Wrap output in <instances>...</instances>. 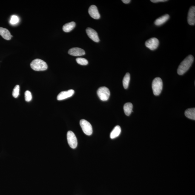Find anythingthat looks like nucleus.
Listing matches in <instances>:
<instances>
[{
	"label": "nucleus",
	"instance_id": "423d86ee",
	"mask_svg": "<svg viewBox=\"0 0 195 195\" xmlns=\"http://www.w3.org/2000/svg\"><path fill=\"white\" fill-rule=\"evenodd\" d=\"M68 142L71 148L74 149L77 146V139L73 132L69 131L67 133Z\"/></svg>",
	"mask_w": 195,
	"mask_h": 195
},
{
	"label": "nucleus",
	"instance_id": "6e6552de",
	"mask_svg": "<svg viewBox=\"0 0 195 195\" xmlns=\"http://www.w3.org/2000/svg\"><path fill=\"white\" fill-rule=\"evenodd\" d=\"M86 32L89 37L92 40L96 42H99L100 39L98 33L96 30L90 27H88L86 30Z\"/></svg>",
	"mask_w": 195,
	"mask_h": 195
},
{
	"label": "nucleus",
	"instance_id": "4be33fe9",
	"mask_svg": "<svg viewBox=\"0 0 195 195\" xmlns=\"http://www.w3.org/2000/svg\"><path fill=\"white\" fill-rule=\"evenodd\" d=\"M19 18L18 16L16 15H12L11 18L10 23L12 25H15L19 22Z\"/></svg>",
	"mask_w": 195,
	"mask_h": 195
},
{
	"label": "nucleus",
	"instance_id": "9b49d317",
	"mask_svg": "<svg viewBox=\"0 0 195 195\" xmlns=\"http://www.w3.org/2000/svg\"><path fill=\"white\" fill-rule=\"evenodd\" d=\"M88 12L90 16L94 19H98L100 18V15L96 6L93 5L90 6Z\"/></svg>",
	"mask_w": 195,
	"mask_h": 195
},
{
	"label": "nucleus",
	"instance_id": "9d476101",
	"mask_svg": "<svg viewBox=\"0 0 195 195\" xmlns=\"http://www.w3.org/2000/svg\"><path fill=\"white\" fill-rule=\"evenodd\" d=\"M188 22L190 25H194L195 24V7L192 6L189 11Z\"/></svg>",
	"mask_w": 195,
	"mask_h": 195
},
{
	"label": "nucleus",
	"instance_id": "aec40b11",
	"mask_svg": "<svg viewBox=\"0 0 195 195\" xmlns=\"http://www.w3.org/2000/svg\"><path fill=\"white\" fill-rule=\"evenodd\" d=\"M77 62L80 65H87L88 64V61L87 59L84 58H79L76 59Z\"/></svg>",
	"mask_w": 195,
	"mask_h": 195
},
{
	"label": "nucleus",
	"instance_id": "412c9836",
	"mask_svg": "<svg viewBox=\"0 0 195 195\" xmlns=\"http://www.w3.org/2000/svg\"><path fill=\"white\" fill-rule=\"evenodd\" d=\"M20 87L18 85H16L14 88L12 92V96L16 98L19 95Z\"/></svg>",
	"mask_w": 195,
	"mask_h": 195
},
{
	"label": "nucleus",
	"instance_id": "f3484780",
	"mask_svg": "<svg viewBox=\"0 0 195 195\" xmlns=\"http://www.w3.org/2000/svg\"><path fill=\"white\" fill-rule=\"evenodd\" d=\"M133 104L131 103H127L124 106V113L127 116H130L132 111Z\"/></svg>",
	"mask_w": 195,
	"mask_h": 195
},
{
	"label": "nucleus",
	"instance_id": "4468645a",
	"mask_svg": "<svg viewBox=\"0 0 195 195\" xmlns=\"http://www.w3.org/2000/svg\"><path fill=\"white\" fill-rule=\"evenodd\" d=\"M169 18V15L165 14L156 19L155 21L154 24L158 26L162 25L165 23Z\"/></svg>",
	"mask_w": 195,
	"mask_h": 195
},
{
	"label": "nucleus",
	"instance_id": "0eeeda50",
	"mask_svg": "<svg viewBox=\"0 0 195 195\" xmlns=\"http://www.w3.org/2000/svg\"><path fill=\"white\" fill-rule=\"evenodd\" d=\"M159 41L157 38H153L147 40L145 42V46L151 50H156L158 47Z\"/></svg>",
	"mask_w": 195,
	"mask_h": 195
},
{
	"label": "nucleus",
	"instance_id": "f03ea898",
	"mask_svg": "<svg viewBox=\"0 0 195 195\" xmlns=\"http://www.w3.org/2000/svg\"><path fill=\"white\" fill-rule=\"evenodd\" d=\"M30 67L36 71H44L48 68L46 63L42 60L37 59L34 60L30 64Z\"/></svg>",
	"mask_w": 195,
	"mask_h": 195
},
{
	"label": "nucleus",
	"instance_id": "2eb2a0df",
	"mask_svg": "<svg viewBox=\"0 0 195 195\" xmlns=\"http://www.w3.org/2000/svg\"><path fill=\"white\" fill-rule=\"evenodd\" d=\"M121 132V128L119 125H117L111 133L110 137L111 139H114L117 137L120 134Z\"/></svg>",
	"mask_w": 195,
	"mask_h": 195
},
{
	"label": "nucleus",
	"instance_id": "1a4fd4ad",
	"mask_svg": "<svg viewBox=\"0 0 195 195\" xmlns=\"http://www.w3.org/2000/svg\"><path fill=\"white\" fill-rule=\"evenodd\" d=\"M74 93V90L72 89L66 91L61 92L58 95L57 99L58 101L63 100L71 97Z\"/></svg>",
	"mask_w": 195,
	"mask_h": 195
},
{
	"label": "nucleus",
	"instance_id": "f8f14e48",
	"mask_svg": "<svg viewBox=\"0 0 195 195\" xmlns=\"http://www.w3.org/2000/svg\"><path fill=\"white\" fill-rule=\"evenodd\" d=\"M69 54L75 56H82L85 54V51L78 47H74L68 51Z\"/></svg>",
	"mask_w": 195,
	"mask_h": 195
},
{
	"label": "nucleus",
	"instance_id": "7ed1b4c3",
	"mask_svg": "<svg viewBox=\"0 0 195 195\" xmlns=\"http://www.w3.org/2000/svg\"><path fill=\"white\" fill-rule=\"evenodd\" d=\"M163 81L161 78L156 77L153 80L152 87L153 94L156 96H159L163 89Z\"/></svg>",
	"mask_w": 195,
	"mask_h": 195
},
{
	"label": "nucleus",
	"instance_id": "39448f33",
	"mask_svg": "<svg viewBox=\"0 0 195 195\" xmlns=\"http://www.w3.org/2000/svg\"><path fill=\"white\" fill-rule=\"evenodd\" d=\"M80 125L85 134L90 136L93 133V128L91 124L88 121L84 119L80 121Z\"/></svg>",
	"mask_w": 195,
	"mask_h": 195
},
{
	"label": "nucleus",
	"instance_id": "ddd939ff",
	"mask_svg": "<svg viewBox=\"0 0 195 195\" xmlns=\"http://www.w3.org/2000/svg\"><path fill=\"white\" fill-rule=\"evenodd\" d=\"M0 35L7 40H10L13 37L8 30L2 27H0Z\"/></svg>",
	"mask_w": 195,
	"mask_h": 195
},
{
	"label": "nucleus",
	"instance_id": "f257e3e1",
	"mask_svg": "<svg viewBox=\"0 0 195 195\" xmlns=\"http://www.w3.org/2000/svg\"><path fill=\"white\" fill-rule=\"evenodd\" d=\"M194 59V57L192 55H189L184 59L178 67L177 70L178 74L182 75L186 73L191 66Z\"/></svg>",
	"mask_w": 195,
	"mask_h": 195
},
{
	"label": "nucleus",
	"instance_id": "a211bd4d",
	"mask_svg": "<svg viewBox=\"0 0 195 195\" xmlns=\"http://www.w3.org/2000/svg\"><path fill=\"white\" fill-rule=\"evenodd\" d=\"M186 116L189 119L195 120V108H189L186 110L185 113Z\"/></svg>",
	"mask_w": 195,
	"mask_h": 195
},
{
	"label": "nucleus",
	"instance_id": "20e7f679",
	"mask_svg": "<svg viewBox=\"0 0 195 195\" xmlns=\"http://www.w3.org/2000/svg\"><path fill=\"white\" fill-rule=\"evenodd\" d=\"M97 93L100 99L102 101L108 100L110 97V91L107 87H99L97 90Z\"/></svg>",
	"mask_w": 195,
	"mask_h": 195
},
{
	"label": "nucleus",
	"instance_id": "5701e85b",
	"mask_svg": "<svg viewBox=\"0 0 195 195\" xmlns=\"http://www.w3.org/2000/svg\"><path fill=\"white\" fill-rule=\"evenodd\" d=\"M25 97L27 102H30L32 99V95L31 93L29 90H27L25 93Z\"/></svg>",
	"mask_w": 195,
	"mask_h": 195
},
{
	"label": "nucleus",
	"instance_id": "393cba45",
	"mask_svg": "<svg viewBox=\"0 0 195 195\" xmlns=\"http://www.w3.org/2000/svg\"><path fill=\"white\" fill-rule=\"evenodd\" d=\"M122 1L124 4H128L131 1H130V0H122Z\"/></svg>",
	"mask_w": 195,
	"mask_h": 195
},
{
	"label": "nucleus",
	"instance_id": "dca6fc26",
	"mask_svg": "<svg viewBox=\"0 0 195 195\" xmlns=\"http://www.w3.org/2000/svg\"><path fill=\"white\" fill-rule=\"evenodd\" d=\"M76 26V23L75 22H72L68 23L63 26V30L64 32H69L73 30Z\"/></svg>",
	"mask_w": 195,
	"mask_h": 195
},
{
	"label": "nucleus",
	"instance_id": "b1692460",
	"mask_svg": "<svg viewBox=\"0 0 195 195\" xmlns=\"http://www.w3.org/2000/svg\"><path fill=\"white\" fill-rule=\"evenodd\" d=\"M167 1V0H151V1L153 3H159L162 2H165Z\"/></svg>",
	"mask_w": 195,
	"mask_h": 195
},
{
	"label": "nucleus",
	"instance_id": "6ab92c4d",
	"mask_svg": "<svg viewBox=\"0 0 195 195\" xmlns=\"http://www.w3.org/2000/svg\"><path fill=\"white\" fill-rule=\"evenodd\" d=\"M130 80V75L129 73L126 74L123 79L122 84L124 89H127L128 88L129 83Z\"/></svg>",
	"mask_w": 195,
	"mask_h": 195
}]
</instances>
